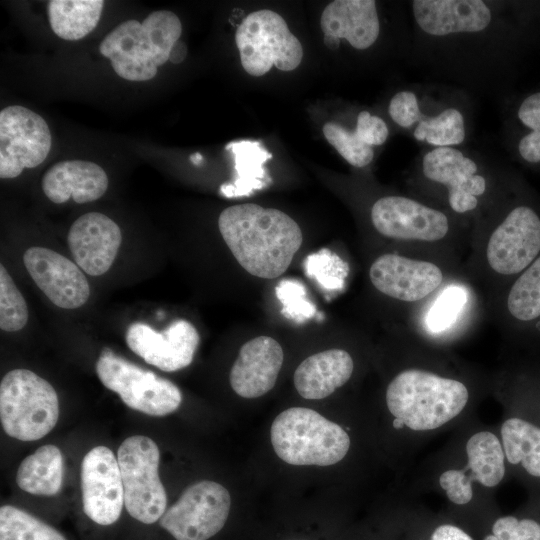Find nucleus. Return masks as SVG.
Here are the masks:
<instances>
[{
  "instance_id": "obj_27",
  "label": "nucleus",
  "mask_w": 540,
  "mask_h": 540,
  "mask_svg": "<svg viewBox=\"0 0 540 540\" xmlns=\"http://www.w3.org/2000/svg\"><path fill=\"white\" fill-rule=\"evenodd\" d=\"M503 140L518 160L540 165V90L529 93L505 113Z\"/></svg>"
},
{
  "instance_id": "obj_17",
  "label": "nucleus",
  "mask_w": 540,
  "mask_h": 540,
  "mask_svg": "<svg viewBox=\"0 0 540 540\" xmlns=\"http://www.w3.org/2000/svg\"><path fill=\"white\" fill-rule=\"evenodd\" d=\"M82 509L94 524H115L124 506L121 472L114 453L105 446L92 448L81 464Z\"/></svg>"
},
{
  "instance_id": "obj_30",
  "label": "nucleus",
  "mask_w": 540,
  "mask_h": 540,
  "mask_svg": "<svg viewBox=\"0 0 540 540\" xmlns=\"http://www.w3.org/2000/svg\"><path fill=\"white\" fill-rule=\"evenodd\" d=\"M505 458L525 473L540 479V426L521 417H511L501 426Z\"/></svg>"
},
{
  "instance_id": "obj_5",
  "label": "nucleus",
  "mask_w": 540,
  "mask_h": 540,
  "mask_svg": "<svg viewBox=\"0 0 540 540\" xmlns=\"http://www.w3.org/2000/svg\"><path fill=\"white\" fill-rule=\"evenodd\" d=\"M218 226L240 266L265 279L288 269L303 240L299 225L286 213L252 203L224 209Z\"/></svg>"
},
{
  "instance_id": "obj_26",
  "label": "nucleus",
  "mask_w": 540,
  "mask_h": 540,
  "mask_svg": "<svg viewBox=\"0 0 540 540\" xmlns=\"http://www.w3.org/2000/svg\"><path fill=\"white\" fill-rule=\"evenodd\" d=\"M354 371V360L344 349H329L307 357L296 368L294 386L305 399H323L343 386Z\"/></svg>"
},
{
  "instance_id": "obj_35",
  "label": "nucleus",
  "mask_w": 540,
  "mask_h": 540,
  "mask_svg": "<svg viewBox=\"0 0 540 540\" xmlns=\"http://www.w3.org/2000/svg\"><path fill=\"white\" fill-rule=\"evenodd\" d=\"M306 274L326 290H340L348 274L347 264L335 253L323 248L304 260Z\"/></svg>"
},
{
  "instance_id": "obj_16",
  "label": "nucleus",
  "mask_w": 540,
  "mask_h": 540,
  "mask_svg": "<svg viewBox=\"0 0 540 540\" xmlns=\"http://www.w3.org/2000/svg\"><path fill=\"white\" fill-rule=\"evenodd\" d=\"M46 121L32 110L13 105L0 112V177L19 176L23 169L40 165L51 149Z\"/></svg>"
},
{
  "instance_id": "obj_7",
  "label": "nucleus",
  "mask_w": 540,
  "mask_h": 540,
  "mask_svg": "<svg viewBox=\"0 0 540 540\" xmlns=\"http://www.w3.org/2000/svg\"><path fill=\"white\" fill-rule=\"evenodd\" d=\"M181 33L176 14L154 11L142 23L132 19L119 24L102 40L99 50L121 78L147 81L156 76L158 66L169 60Z\"/></svg>"
},
{
  "instance_id": "obj_29",
  "label": "nucleus",
  "mask_w": 540,
  "mask_h": 540,
  "mask_svg": "<svg viewBox=\"0 0 540 540\" xmlns=\"http://www.w3.org/2000/svg\"><path fill=\"white\" fill-rule=\"evenodd\" d=\"M63 456L58 447L47 444L27 456L19 465L16 481L27 493L53 496L62 486Z\"/></svg>"
},
{
  "instance_id": "obj_20",
  "label": "nucleus",
  "mask_w": 540,
  "mask_h": 540,
  "mask_svg": "<svg viewBox=\"0 0 540 540\" xmlns=\"http://www.w3.org/2000/svg\"><path fill=\"white\" fill-rule=\"evenodd\" d=\"M324 43L337 50L345 40L354 50L371 49L382 34V20L374 0H335L321 15Z\"/></svg>"
},
{
  "instance_id": "obj_24",
  "label": "nucleus",
  "mask_w": 540,
  "mask_h": 540,
  "mask_svg": "<svg viewBox=\"0 0 540 540\" xmlns=\"http://www.w3.org/2000/svg\"><path fill=\"white\" fill-rule=\"evenodd\" d=\"M323 134L350 165L360 169L372 163L375 148L388 140L390 127L383 117L363 109L352 127L328 122L323 126Z\"/></svg>"
},
{
  "instance_id": "obj_13",
  "label": "nucleus",
  "mask_w": 540,
  "mask_h": 540,
  "mask_svg": "<svg viewBox=\"0 0 540 540\" xmlns=\"http://www.w3.org/2000/svg\"><path fill=\"white\" fill-rule=\"evenodd\" d=\"M235 41L241 64L252 76H262L272 66L292 71L303 57L300 41L290 32L285 20L271 10L247 15L236 30Z\"/></svg>"
},
{
  "instance_id": "obj_10",
  "label": "nucleus",
  "mask_w": 540,
  "mask_h": 540,
  "mask_svg": "<svg viewBox=\"0 0 540 540\" xmlns=\"http://www.w3.org/2000/svg\"><path fill=\"white\" fill-rule=\"evenodd\" d=\"M270 438L277 456L291 465H333L350 447V438L341 426L304 407L278 414Z\"/></svg>"
},
{
  "instance_id": "obj_38",
  "label": "nucleus",
  "mask_w": 540,
  "mask_h": 540,
  "mask_svg": "<svg viewBox=\"0 0 540 540\" xmlns=\"http://www.w3.org/2000/svg\"><path fill=\"white\" fill-rule=\"evenodd\" d=\"M472 482L464 470H447L439 477V484L448 499L457 505H465L471 501Z\"/></svg>"
},
{
  "instance_id": "obj_37",
  "label": "nucleus",
  "mask_w": 540,
  "mask_h": 540,
  "mask_svg": "<svg viewBox=\"0 0 540 540\" xmlns=\"http://www.w3.org/2000/svg\"><path fill=\"white\" fill-rule=\"evenodd\" d=\"M482 540H540V519L516 515L498 517Z\"/></svg>"
},
{
  "instance_id": "obj_31",
  "label": "nucleus",
  "mask_w": 540,
  "mask_h": 540,
  "mask_svg": "<svg viewBox=\"0 0 540 540\" xmlns=\"http://www.w3.org/2000/svg\"><path fill=\"white\" fill-rule=\"evenodd\" d=\"M103 5L102 0H52L48 4L50 26L64 40H79L97 26Z\"/></svg>"
},
{
  "instance_id": "obj_23",
  "label": "nucleus",
  "mask_w": 540,
  "mask_h": 540,
  "mask_svg": "<svg viewBox=\"0 0 540 540\" xmlns=\"http://www.w3.org/2000/svg\"><path fill=\"white\" fill-rule=\"evenodd\" d=\"M284 360L281 345L274 338L259 336L244 343L231 368L229 381L236 394L257 398L275 385Z\"/></svg>"
},
{
  "instance_id": "obj_36",
  "label": "nucleus",
  "mask_w": 540,
  "mask_h": 540,
  "mask_svg": "<svg viewBox=\"0 0 540 540\" xmlns=\"http://www.w3.org/2000/svg\"><path fill=\"white\" fill-rule=\"evenodd\" d=\"M282 313L297 323L316 315L315 305L307 298L305 286L296 279H282L275 288Z\"/></svg>"
},
{
  "instance_id": "obj_9",
  "label": "nucleus",
  "mask_w": 540,
  "mask_h": 540,
  "mask_svg": "<svg viewBox=\"0 0 540 540\" xmlns=\"http://www.w3.org/2000/svg\"><path fill=\"white\" fill-rule=\"evenodd\" d=\"M463 269L448 258L390 250L375 257L368 269L374 290L400 305L405 318Z\"/></svg>"
},
{
  "instance_id": "obj_32",
  "label": "nucleus",
  "mask_w": 540,
  "mask_h": 540,
  "mask_svg": "<svg viewBox=\"0 0 540 540\" xmlns=\"http://www.w3.org/2000/svg\"><path fill=\"white\" fill-rule=\"evenodd\" d=\"M467 467L470 479L485 487H495L505 475L503 446L493 433L480 431L472 435L466 444Z\"/></svg>"
},
{
  "instance_id": "obj_25",
  "label": "nucleus",
  "mask_w": 540,
  "mask_h": 540,
  "mask_svg": "<svg viewBox=\"0 0 540 540\" xmlns=\"http://www.w3.org/2000/svg\"><path fill=\"white\" fill-rule=\"evenodd\" d=\"M108 188L106 172L96 163L66 160L54 164L43 176L42 189L53 203L72 198L76 203L92 202Z\"/></svg>"
},
{
  "instance_id": "obj_2",
  "label": "nucleus",
  "mask_w": 540,
  "mask_h": 540,
  "mask_svg": "<svg viewBox=\"0 0 540 540\" xmlns=\"http://www.w3.org/2000/svg\"><path fill=\"white\" fill-rule=\"evenodd\" d=\"M512 180L496 160L468 145L420 149L407 185L409 194L472 228Z\"/></svg>"
},
{
  "instance_id": "obj_14",
  "label": "nucleus",
  "mask_w": 540,
  "mask_h": 540,
  "mask_svg": "<svg viewBox=\"0 0 540 540\" xmlns=\"http://www.w3.org/2000/svg\"><path fill=\"white\" fill-rule=\"evenodd\" d=\"M96 372L106 388L144 414L165 416L182 402V393L173 382L116 355L110 348L101 351Z\"/></svg>"
},
{
  "instance_id": "obj_18",
  "label": "nucleus",
  "mask_w": 540,
  "mask_h": 540,
  "mask_svg": "<svg viewBox=\"0 0 540 540\" xmlns=\"http://www.w3.org/2000/svg\"><path fill=\"white\" fill-rule=\"evenodd\" d=\"M128 347L150 365L165 372L189 366L199 344L196 328L177 319L166 329L156 331L143 322L132 323L125 334Z\"/></svg>"
},
{
  "instance_id": "obj_15",
  "label": "nucleus",
  "mask_w": 540,
  "mask_h": 540,
  "mask_svg": "<svg viewBox=\"0 0 540 540\" xmlns=\"http://www.w3.org/2000/svg\"><path fill=\"white\" fill-rule=\"evenodd\" d=\"M230 506L224 486L203 480L188 486L158 524L175 540H208L224 527Z\"/></svg>"
},
{
  "instance_id": "obj_6",
  "label": "nucleus",
  "mask_w": 540,
  "mask_h": 540,
  "mask_svg": "<svg viewBox=\"0 0 540 540\" xmlns=\"http://www.w3.org/2000/svg\"><path fill=\"white\" fill-rule=\"evenodd\" d=\"M386 405L394 426L415 431L436 429L461 413L470 399L465 380L421 365L407 366L389 381Z\"/></svg>"
},
{
  "instance_id": "obj_28",
  "label": "nucleus",
  "mask_w": 540,
  "mask_h": 540,
  "mask_svg": "<svg viewBox=\"0 0 540 540\" xmlns=\"http://www.w3.org/2000/svg\"><path fill=\"white\" fill-rule=\"evenodd\" d=\"M226 149L231 150L235 161L236 177L232 183L221 186V193L226 197L251 195L254 191L267 186L271 179L264 164L272 155L258 141H233Z\"/></svg>"
},
{
  "instance_id": "obj_40",
  "label": "nucleus",
  "mask_w": 540,
  "mask_h": 540,
  "mask_svg": "<svg viewBox=\"0 0 540 540\" xmlns=\"http://www.w3.org/2000/svg\"><path fill=\"white\" fill-rule=\"evenodd\" d=\"M187 55V46L186 44L178 40L174 46L171 49L170 55H169V61H171L174 64L181 63Z\"/></svg>"
},
{
  "instance_id": "obj_8",
  "label": "nucleus",
  "mask_w": 540,
  "mask_h": 540,
  "mask_svg": "<svg viewBox=\"0 0 540 540\" xmlns=\"http://www.w3.org/2000/svg\"><path fill=\"white\" fill-rule=\"evenodd\" d=\"M486 317L485 298L463 269L405 318L404 332L425 344H446L469 334Z\"/></svg>"
},
{
  "instance_id": "obj_4",
  "label": "nucleus",
  "mask_w": 540,
  "mask_h": 540,
  "mask_svg": "<svg viewBox=\"0 0 540 540\" xmlns=\"http://www.w3.org/2000/svg\"><path fill=\"white\" fill-rule=\"evenodd\" d=\"M393 125L421 148L468 146L474 134L475 103L468 91L445 82H413L390 97Z\"/></svg>"
},
{
  "instance_id": "obj_19",
  "label": "nucleus",
  "mask_w": 540,
  "mask_h": 540,
  "mask_svg": "<svg viewBox=\"0 0 540 540\" xmlns=\"http://www.w3.org/2000/svg\"><path fill=\"white\" fill-rule=\"evenodd\" d=\"M23 262L38 288L54 305L76 309L88 300L87 278L76 263L63 255L34 246L25 251Z\"/></svg>"
},
{
  "instance_id": "obj_34",
  "label": "nucleus",
  "mask_w": 540,
  "mask_h": 540,
  "mask_svg": "<svg viewBox=\"0 0 540 540\" xmlns=\"http://www.w3.org/2000/svg\"><path fill=\"white\" fill-rule=\"evenodd\" d=\"M28 321V307L6 268L0 265V328L6 332L22 329Z\"/></svg>"
},
{
  "instance_id": "obj_21",
  "label": "nucleus",
  "mask_w": 540,
  "mask_h": 540,
  "mask_svg": "<svg viewBox=\"0 0 540 540\" xmlns=\"http://www.w3.org/2000/svg\"><path fill=\"white\" fill-rule=\"evenodd\" d=\"M485 298L486 317L503 329L540 331V255L522 273Z\"/></svg>"
},
{
  "instance_id": "obj_1",
  "label": "nucleus",
  "mask_w": 540,
  "mask_h": 540,
  "mask_svg": "<svg viewBox=\"0 0 540 540\" xmlns=\"http://www.w3.org/2000/svg\"><path fill=\"white\" fill-rule=\"evenodd\" d=\"M413 66L469 93H501L519 40L516 4L499 0H412Z\"/></svg>"
},
{
  "instance_id": "obj_12",
  "label": "nucleus",
  "mask_w": 540,
  "mask_h": 540,
  "mask_svg": "<svg viewBox=\"0 0 540 540\" xmlns=\"http://www.w3.org/2000/svg\"><path fill=\"white\" fill-rule=\"evenodd\" d=\"M160 453L149 437L126 438L117 452L124 506L134 520L152 525L160 520L167 507V495L158 475Z\"/></svg>"
},
{
  "instance_id": "obj_33",
  "label": "nucleus",
  "mask_w": 540,
  "mask_h": 540,
  "mask_svg": "<svg viewBox=\"0 0 540 540\" xmlns=\"http://www.w3.org/2000/svg\"><path fill=\"white\" fill-rule=\"evenodd\" d=\"M0 540H68L39 517L13 505L0 508Z\"/></svg>"
},
{
  "instance_id": "obj_22",
  "label": "nucleus",
  "mask_w": 540,
  "mask_h": 540,
  "mask_svg": "<svg viewBox=\"0 0 540 540\" xmlns=\"http://www.w3.org/2000/svg\"><path fill=\"white\" fill-rule=\"evenodd\" d=\"M121 241L119 226L99 212L81 215L71 225L67 237L75 263L91 276H100L110 269Z\"/></svg>"
},
{
  "instance_id": "obj_41",
  "label": "nucleus",
  "mask_w": 540,
  "mask_h": 540,
  "mask_svg": "<svg viewBox=\"0 0 540 540\" xmlns=\"http://www.w3.org/2000/svg\"><path fill=\"white\" fill-rule=\"evenodd\" d=\"M203 160V157L201 154L199 153H194L190 156V161L194 164V165H199Z\"/></svg>"
},
{
  "instance_id": "obj_3",
  "label": "nucleus",
  "mask_w": 540,
  "mask_h": 540,
  "mask_svg": "<svg viewBox=\"0 0 540 540\" xmlns=\"http://www.w3.org/2000/svg\"><path fill=\"white\" fill-rule=\"evenodd\" d=\"M514 179L471 228L463 271L491 295L512 281L540 255V213L518 199Z\"/></svg>"
},
{
  "instance_id": "obj_11",
  "label": "nucleus",
  "mask_w": 540,
  "mask_h": 540,
  "mask_svg": "<svg viewBox=\"0 0 540 540\" xmlns=\"http://www.w3.org/2000/svg\"><path fill=\"white\" fill-rule=\"evenodd\" d=\"M59 417L53 386L27 369L9 371L0 383V420L7 435L35 441L48 434Z\"/></svg>"
},
{
  "instance_id": "obj_39",
  "label": "nucleus",
  "mask_w": 540,
  "mask_h": 540,
  "mask_svg": "<svg viewBox=\"0 0 540 540\" xmlns=\"http://www.w3.org/2000/svg\"><path fill=\"white\" fill-rule=\"evenodd\" d=\"M428 540H474V538L456 524L440 523L430 531Z\"/></svg>"
}]
</instances>
